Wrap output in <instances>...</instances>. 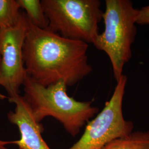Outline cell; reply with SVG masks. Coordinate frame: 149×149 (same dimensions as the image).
Masks as SVG:
<instances>
[{"label": "cell", "instance_id": "obj_1", "mask_svg": "<svg viewBox=\"0 0 149 149\" xmlns=\"http://www.w3.org/2000/svg\"><path fill=\"white\" fill-rule=\"evenodd\" d=\"M88 44L63 37L29 21L23 48L27 74L42 85L63 81L73 86L90 74Z\"/></svg>", "mask_w": 149, "mask_h": 149}, {"label": "cell", "instance_id": "obj_2", "mask_svg": "<svg viewBox=\"0 0 149 149\" xmlns=\"http://www.w3.org/2000/svg\"><path fill=\"white\" fill-rule=\"evenodd\" d=\"M23 86V97L36 120L40 123L45 118L53 117L73 137L99 112L98 107L92 105V102L78 101L70 97L66 92L68 86L63 81L45 86L27 74Z\"/></svg>", "mask_w": 149, "mask_h": 149}, {"label": "cell", "instance_id": "obj_3", "mask_svg": "<svg viewBox=\"0 0 149 149\" xmlns=\"http://www.w3.org/2000/svg\"><path fill=\"white\" fill-rule=\"evenodd\" d=\"M105 3L103 14L104 30L99 33L93 44L108 56L117 81L123 74L125 65L132 56L139 10L130 0H106Z\"/></svg>", "mask_w": 149, "mask_h": 149}, {"label": "cell", "instance_id": "obj_4", "mask_svg": "<svg viewBox=\"0 0 149 149\" xmlns=\"http://www.w3.org/2000/svg\"><path fill=\"white\" fill-rule=\"evenodd\" d=\"M48 30L63 37L93 44L103 12L99 0H42Z\"/></svg>", "mask_w": 149, "mask_h": 149}, {"label": "cell", "instance_id": "obj_5", "mask_svg": "<svg viewBox=\"0 0 149 149\" xmlns=\"http://www.w3.org/2000/svg\"><path fill=\"white\" fill-rule=\"evenodd\" d=\"M128 78L123 74L117 81L114 92L96 117L86 125L79 140L68 149H102L116 139L133 131V122L126 120L123 112V102Z\"/></svg>", "mask_w": 149, "mask_h": 149}, {"label": "cell", "instance_id": "obj_6", "mask_svg": "<svg viewBox=\"0 0 149 149\" xmlns=\"http://www.w3.org/2000/svg\"><path fill=\"white\" fill-rule=\"evenodd\" d=\"M28 24L26 13L21 12L16 25L0 29V86L8 97L19 95L27 75L23 48Z\"/></svg>", "mask_w": 149, "mask_h": 149}, {"label": "cell", "instance_id": "obj_7", "mask_svg": "<svg viewBox=\"0 0 149 149\" xmlns=\"http://www.w3.org/2000/svg\"><path fill=\"white\" fill-rule=\"evenodd\" d=\"M8 98L10 103L15 104V108L7 114V118L11 124L18 127L21 138L16 141L2 140L3 144H15L21 149H51L42 137L43 125L36 120L23 96L18 95Z\"/></svg>", "mask_w": 149, "mask_h": 149}, {"label": "cell", "instance_id": "obj_8", "mask_svg": "<svg viewBox=\"0 0 149 149\" xmlns=\"http://www.w3.org/2000/svg\"><path fill=\"white\" fill-rule=\"evenodd\" d=\"M102 149H149V130L133 131L113 140Z\"/></svg>", "mask_w": 149, "mask_h": 149}, {"label": "cell", "instance_id": "obj_9", "mask_svg": "<svg viewBox=\"0 0 149 149\" xmlns=\"http://www.w3.org/2000/svg\"><path fill=\"white\" fill-rule=\"evenodd\" d=\"M19 7L26 11L29 21L34 26L48 29L49 21L39 0H17Z\"/></svg>", "mask_w": 149, "mask_h": 149}, {"label": "cell", "instance_id": "obj_10", "mask_svg": "<svg viewBox=\"0 0 149 149\" xmlns=\"http://www.w3.org/2000/svg\"><path fill=\"white\" fill-rule=\"evenodd\" d=\"M17 0H0V29L16 25L21 16Z\"/></svg>", "mask_w": 149, "mask_h": 149}, {"label": "cell", "instance_id": "obj_11", "mask_svg": "<svg viewBox=\"0 0 149 149\" xmlns=\"http://www.w3.org/2000/svg\"><path fill=\"white\" fill-rule=\"evenodd\" d=\"M136 24L139 25H149V5L139 10Z\"/></svg>", "mask_w": 149, "mask_h": 149}, {"label": "cell", "instance_id": "obj_12", "mask_svg": "<svg viewBox=\"0 0 149 149\" xmlns=\"http://www.w3.org/2000/svg\"><path fill=\"white\" fill-rule=\"evenodd\" d=\"M0 149H8V148H7L6 147V145H4V144H3V143H2V140H0Z\"/></svg>", "mask_w": 149, "mask_h": 149}]
</instances>
